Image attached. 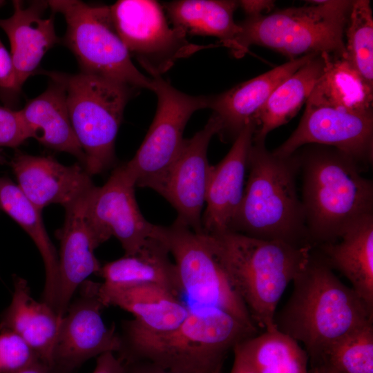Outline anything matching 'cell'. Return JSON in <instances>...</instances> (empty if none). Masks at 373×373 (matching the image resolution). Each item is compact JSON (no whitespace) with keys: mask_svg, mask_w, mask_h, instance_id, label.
Returning a JSON list of instances; mask_svg holds the SVG:
<instances>
[{"mask_svg":"<svg viewBox=\"0 0 373 373\" xmlns=\"http://www.w3.org/2000/svg\"><path fill=\"white\" fill-rule=\"evenodd\" d=\"M0 211L15 220L32 238L44 263L42 301L55 312L59 289V254L44 224L41 211L34 206L8 177L0 178Z\"/></svg>","mask_w":373,"mask_h":373,"instance_id":"484cf974","label":"cell"},{"mask_svg":"<svg viewBox=\"0 0 373 373\" xmlns=\"http://www.w3.org/2000/svg\"><path fill=\"white\" fill-rule=\"evenodd\" d=\"M124 364L125 373H182L164 368L146 360H137Z\"/></svg>","mask_w":373,"mask_h":373,"instance_id":"74e56055","label":"cell"},{"mask_svg":"<svg viewBox=\"0 0 373 373\" xmlns=\"http://www.w3.org/2000/svg\"><path fill=\"white\" fill-rule=\"evenodd\" d=\"M221 368H222V366L218 367L212 373H220L221 372Z\"/></svg>","mask_w":373,"mask_h":373,"instance_id":"7bdbcfd3","label":"cell"},{"mask_svg":"<svg viewBox=\"0 0 373 373\" xmlns=\"http://www.w3.org/2000/svg\"><path fill=\"white\" fill-rule=\"evenodd\" d=\"M354 1H309L269 15L247 18L233 55L242 57L251 45L275 50L289 60L312 54L345 57V30Z\"/></svg>","mask_w":373,"mask_h":373,"instance_id":"8992f818","label":"cell"},{"mask_svg":"<svg viewBox=\"0 0 373 373\" xmlns=\"http://www.w3.org/2000/svg\"><path fill=\"white\" fill-rule=\"evenodd\" d=\"M309 373H338L332 369L322 365H312Z\"/></svg>","mask_w":373,"mask_h":373,"instance_id":"60d3db41","label":"cell"},{"mask_svg":"<svg viewBox=\"0 0 373 373\" xmlns=\"http://www.w3.org/2000/svg\"><path fill=\"white\" fill-rule=\"evenodd\" d=\"M7 160L6 158V156L4 155L3 151L2 148H0V165L6 164Z\"/></svg>","mask_w":373,"mask_h":373,"instance_id":"b9f144b4","label":"cell"},{"mask_svg":"<svg viewBox=\"0 0 373 373\" xmlns=\"http://www.w3.org/2000/svg\"><path fill=\"white\" fill-rule=\"evenodd\" d=\"M234 347L257 373H309L306 350L277 328L264 330Z\"/></svg>","mask_w":373,"mask_h":373,"instance_id":"f546056e","label":"cell"},{"mask_svg":"<svg viewBox=\"0 0 373 373\" xmlns=\"http://www.w3.org/2000/svg\"><path fill=\"white\" fill-rule=\"evenodd\" d=\"M265 142H252L248 157L249 176L230 231L262 240L314 247L297 191V154L276 155L267 149Z\"/></svg>","mask_w":373,"mask_h":373,"instance_id":"5b68a950","label":"cell"},{"mask_svg":"<svg viewBox=\"0 0 373 373\" xmlns=\"http://www.w3.org/2000/svg\"><path fill=\"white\" fill-rule=\"evenodd\" d=\"M28 138L19 111L0 106V148H17Z\"/></svg>","mask_w":373,"mask_h":373,"instance_id":"836d02e7","label":"cell"},{"mask_svg":"<svg viewBox=\"0 0 373 373\" xmlns=\"http://www.w3.org/2000/svg\"><path fill=\"white\" fill-rule=\"evenodd\" d=\"M135 187L134 180L122 164L113 171L104 184L95 186L87 203V214L93 224L109 239L115 237L124 255L136 253L155 235L158 226L142 214Z\"/></svg>","mask_w":373,"mask_h":373,"instance_id":"9a60e30c","label":"cell"},{"mask_svg":"<svg viewBox=\"0 0 373 373\" xmlns=\"http://www.w3.org/2000/svg\"><path fill=\"white\" fill-rule=\"evenodd\" d=\"M208 236L231 285L256 325L263 331L276 329L278 302L305 267L314 247L258 239L232 231Z\"/></svg>","mask_w":373,"mask_h":373,"instance_id":"277c9868","label":"cell"},{"mask_svg":"<svg viewBox=\"0 0 373 373\" xmlns=\"http://www.w3.org/2000/svg\"><path fill=\"white\" fill-rule=\"evenodd\" d=\"M53 12L66 22L64 44L74 54L81 71L99 75L133 88L152 90L151 78L133 64L112 20L110 7L78 0L48 1Z\"/></svg>","mask_w":373,"mask_h":373,"instance_id":"ba28073f","label":"cell"},{"mask_svg":"<svg viewBox=\"0 0 373 373\" xmlns=\"http://www.w3.org/2000/svg\"><path fill=\"white\" fill-rule=\"evenodd\" d=\"M303 146L296 153L306 226L314 247L337 241L373 214V183L362 175L364 166L346 153L323 145Z\"/></svg>","mask_w":373,"mask_h":373,"instance_id":"3957f363","label":"cell"},{"mask_svg":"<svg viewBox=\"0 0 373 373\" xmlns=\"http://www.w3.org/2000/svg\"><path fill=\"white\" fill-rule=\"evenodd\" d=\"M156 233L134 254L124 255L102 266L98 275L104 279L102 286L116 288L151 283L179 297L182 293L175 265L167 247Z\"/></svg>","mask_w":373,"mask_h":373,"instance_id":"d4e9b609","label":"cell"},{"mask_svg":"<svg viewBox=\"0 0 373 373\" xmlns=\"http://www.w3.org/2000/svg\"><path fill=\"white\" fill-rule=\"evenodd\" d=\"M115 28L131 57L152 76L161 77L175 62L215 45L190 42L170 26L161 3L153 0H119L109 6Z\"/></svg>","mask_w":373,"mask_h":373,"instance_id":"30bf717a","label":"cell"},{"mask_svg":"<svg viewBox=\"0 0 373 373\" xmlns=\"http://www.w3.org/2000/svg\"><path fill=\"white\" fill-rule=\"evenodd\" d=\"M93 373H125V364L115 353L106 352L97 357Z\"/></svg>","mask_w":373,"mask_h":373,"instance_id":"d590c367","label":"cell"},{"mask_svg":"<svg viewBox=\"0 0 373 373\" xmlns=\"http://www.w3.org/2000/svg\"><path fill=\"white\" fill-rule=\"evenodd\" d=\"M45 73L51 79L46 90L19 110L29 138L75 156L84 168L86 157L70 122L64 86L53 72Z\"/></svg>","mask_w":373,"mask_h":373,"instance_id":"44dd1931","label":"cell"},{"mask_svg":"<svg viewBox=\"0 0 373 373\" xmlns=\"http://www.w3.org/2000/svg\"><path fill=\"white\" fill-rule=\"evenodd\" d=\"M316 365H325L338 373H373V323L332 344L311 366Z\"/></svg>","mask_w":373,"mask_h":373,"instance_id":"4dcf8cb0","label":"cell"},{"mask_svg":"<svg viewBox=\"0 0 373 373\" xmlns=\"http://www.w3.org/2000/svg\"><path fill=\"white\" fill-rule=\"evenodd\" d=\"M238 6L247 16L254 18L269 13L275 6V1L271 0H242Z\"/></svg>","mask_w":373,"mask_h":373,"instance_id":"8d00e7d4","label":"cell"},{"mask_svg":"<svg viewBox=\"0 0 373 373\" xmlns=\"http://www.w3.org/2000/svg\"><path fill=\"white\" fill-rule=\"evenodd\" d=\"M13 13L0 19V28L10 44V55L18 93L29 77L35 73L46 52L59 43L54 17L44 15L48 1H35L25 6L21 1L12 2Z\"/></svg>","mask_w":373,"mask_h":373,"instance_id":"d6986e66","label":"cell"},{"mask_svg":"<svg viewBox=\"0 0 373 373\" xmlns=\"http://www.w3.org/2000/svg\"><path fill=\"white\" fill-rule=\"evenodd\" d=\"M25 196L39 210L51 204L64 209L95 186L79 163L64 165L52 156H37L16 151L8 162Z\"/></svg>","mask_w":373,"mask_h":373,"instance_id":"e0dca14e","label":"cell"},{"mask_svg":"<svg viewBox=\"0 0 373 373\" xmlns=\"http://www.w3.org/2000/svg\"><path fill=\"white\" fill-rule=\"evenodd\" d=\"M323 55L326 61L324 73L306 103L373 115V88L363 80L345 58Z\"/></svg>","mask_w":373,"mask_h":373,"instance_id":"f1b7e54d","label":"cell"},{"mask_svg":"<svg viewBox=\"0 0 373 373\" xmlns=\"http://www.w3.org/2000/svg\"><path fill=\"white\" fill-rule=\"evenodd\" d=\"M12 373H65L54 365L39 360L21 370Z\"/></svg>","mask_w":373,"mask_h":373,"instance_id":"ab89813d","label":"cell"},{"mask_svg":"<svg viewBox=\"0 0 373 373\" xmlns=\"http://www.w3.org/2000/svg\"><path fill=\"white\" fill-rule=\"evenodd\" d=\"M157 98L155 115L133 157L122 164L136 186L149 188L178 156L191 115L209 108L211 96H193L175 88L161 77L151 78Z\"/></svg>","mask_w":373,"mask_h":373,"instance_id":"8fae6325","label":"cell"},{"mask_svg":"<svg viewBox=\"0 0 373 373\" xmlns=\"http://www.w3.org/2000/svg\"><path fill=\"white\" fill-rule=\"evenodd\" d=\"M63 84L70 122L90 175L111 167L124 111L138 89L99 75L53 72Z\"/></svg>","mask_w":373,"mask_h":373,"instance_id":"52a82bcc","label":"cell"},{"mask_svg":"<svg viewBox=\"0 0 373 373\" xmlns=\"http://www.w3.org/2000/svg\"><path fill=\"white\" fill-rule=\"evenodd\" d=\"M316 55L319 54L289 60L224 93L211 96L209 108L221 122L220 139L234 141L245 126L254 123L257 113L274 89Z\"/></svg>","mask_w":373,"mask_h":373,"instance_id":"ffe728a7","label":"cell"},{"mask_svg":"<svg viewBox=\"0 0 373 373\" xmlns=\"http://www.w3.org/2000/svg\"><path fill=\"white\" fill-rule=\"evenodd\" d=\"M2 3H3L2 1H0V5H1Z\"/></svg>","mask_w":373,"mask_h":373,"instance_id":"ee69618b","label":"cell"},{"mask_svg":"<svg viewBox=\"0 0 373 373\" xmlns=\"http://www.w3.org/2000/svg\"><path fill=\"white\" fill-rule=\"evenodd\" d=\"M91 191L64 209L63 226L56 233L60 242L56 312L61 318L65 315L79 286L91 274H99L102 265L94 251L109 239L93 224L87 214Z\"/></svg>","mask_w":373,"mask_h":373,"instance_id":"2e32d148","label":"cell"},{"mask_svg":"<svg viewBox=\"0 0 373 373\" xmlns=\"http://www.w3.org/2000/svg\"><path fill=\"white\" fill-rule=\"evenodd\" d=\"M40 360L36 352L18 334L0 330V373H12Z\"/></svg>","mask_w":373,"mask_h":373,"instance_id":"d6a6232c","label":"cell"},{"mask_svg":"<svg viewBox=\"0 0 373 373\" xmlns=\"http://www.w3.org/2000/svg\"><path fill=\"white\" fill-rule=\"evenodd\" d=\"M172 26L186 35L217 37L232 55L236 50V39L241 31L233 15L238 1L178 0L162 5Z\"/></svg>","mask_w":373,"mask_h":373,"instance_id":"4316f807","label":"cell"},{"mask_svg":"<svg viewBox=\"0 0 373 373\" xmlns=\"http://www.w3.org/2000/svg\"><path fill=\"white\" fill-rule=\"evenodd\" d=\"M256 128L253 122L245 126L226 156L211 166L206 208L202 217L203 233L214 234L231 230L244 194L249 153Z\"/></svg>","mask_w":373,"mask_h":373,"instance_id":"ac0fdd59","label":"cell"},{"mask_svg":"<svg viewBox=\"0 0 373 373\" xmlns=\"http://www.w3.org/2000/svg\"><path fill=\"white\" fill-rule=\"evenodd\" d=\"M293 283L289 298L276 313L275 325L303 344L311 364L341 338L373 323V309L336 276L320 254L312 251Z\"/></svg>","mask_w":373,"mask_h":373,"instance_id":"7a4b0ae2","label":"cell"},{"mask_svg":"<svg viewBox=\"0 0 373 373\" xmlns=\"http://www.w3.org/2000/svg\"><path fill=\"white\" fill-rule=\"evenodd\" d=\"M10 305L0 317V330L13 332L36 352L39 358L52 365L55 341L62 318L48 305L33 298L28 282L13 276Z\"/></svg>","mask_w":373,"mask_h":373,"instance_id":"7402d4cb","label":"cell"},{"mask_svg":"<svg viewBox=\"0 0 373 373\" xmlns=\"http://www.w3.org/2000/svg\"><path fill=\"white\" fill-rule=\"evenodd\" d=\"M308 144L333 147L363 166L372 164L373 115L306 103L297 128L272 152L278 156H289Z\"/></svg>","mask_w":373,"mask_h":373,"instance_id":"5bb4252c","label":"cell"},{"mask_svg":"<svg viewBox=\"0 0 373 373\" xmlns=\"http://www.w3.org/2000/svg\"><path fill=\"white\" fill-rule=\"evenodd\" d=\"M0 93L12 99L19 93L16 90L15 70L10 52L0 41Z\"/></svg>","mask_w":373,"mask_h":373,"instance_id":"e575fe53","label":"cell"},{"mask_svg":"<svg viewBox=\"0 0 373 373\" xmlns=\"http://www.w3.org/2000/svg\"><path fill=\"white\" fill-rule=\"evenodd\" d=\"M258 334L220 309L191 307L184 320L168 332H149L125 321L116 354L124 363L146 360L178 372L212 373L229 350Z\"/></svg>","mask_w":373,"mask_h":373,"instance_id":"6da1fadb","label":"cell"},{"mask_svg":"<svg viewBox=\"0 0 373 373\" xmlns=\"http://www.w3.org/2000/svg\"><path fill=\"white\" fill-rule=\"evenodd\" d=\"M157 236L173 258L182 293L192 300V307L220 309L259 330L231 285L208 234L176 219L170 226L158 225Z\"/></svg>","mask_w":373,"mask_h":373,"instance_id":"9c48e42d","label":"cell"},{"mask_svg":"<svg viewBox=\"0 0 373 373\" xmlns=\"http://www.w3.org/2000/svg\"><path fill=\"white\" fill-rule=\"evenodd\" d=\"M345 32L347 42L344 58L373 88V17L370 1H353Z\"/></svg>","mask_w":373,"mask_h":373,"instance_id":"1f68e13d","label":"cell"},{"mask_svg":"<svg viewBox=\"0 0 373 373\" xmlns=\"http://www.w3.org/2000/svg\"><path fill=\"white\" fill-rule=\"evenodd\" d=\"M318 247L328 265L373 309V214L354 224L337 241Z\"/></svg>","mask_w":373,"mask_h":373,"instance_id":"cb8c5ba5","label":"cell"},{"mask_svg":"<svg viewBox=\"0 0 373 373\" xmlns=\"http://www.w3.org/2000/svg\"><path fill=\"white\" fill-rule=\"evenodd\" d=\"M100 284L84 281L61 319L52 365L65 373H74L89 359L120 349L119 334L114 325L107 327L102 318L106 307L99 294Z\"/></svg>","mask_w":373,"mask_h":373,"instance_id":"7c38bea8","label":"cell"},{"mask_svg":"<svg viewBox=\"0 0 373 373\" xmlns=\"http://www.w3.org/2000/svg\"><path fill=\"white\" fill-rule=\"evenodd\" d=\"M326 66L323 55H316L283 80L257 113L254 141H265L269 133L287 123L307 102Z\"/></svg>","mask_w":373,"mask_h":373,"instance_id":"83f0119b","label":"cell"},{"mask_svg":"<svg viewBox=\"0 0 373 373\" xmlns=\"http://www.w3.org/2000/svg\"><path fill=\"white\" fill-rule=\"evenodd\" d=\"M234 360L230 373H257L248 360L233 347Z\"/></svg>","mask_w":373,"mask_h":373,"instance_id":"f35d334b","label":"cell"},{"mask_svg":"<svg viewBox=\"0 0 373 373\" xmlns=\"http://www.w3.org/2000/svg\"><path fill=\"white\" fill-rule=\"evenodd\" d=\"M221 130V122L212 114L202 129L184 139L178 156L151 186L176 210L177 219L202 233V217L211 166L207 159L209 142Z\"/></svg>","mask_w":373,"mask_h":373,"instance_id":"4fadbf2b","label":"cell"},{"mask_svg":"<svg viewBox=\"0 0 373 373\" xmlns=\"http://www.w3.org/2000/svg\"><path fill=\"white\" fill-rule=\"evenodd\" d=\"M99 294L105 307L117 306L131 313L133 321L149 332L173 329L189 312V307L178 296L155 284L108 288L101 283Z\"/></svg>","mask_w":373,"mask_h":373,"instance_id":"603a6c76","label":"cell"}]
</instances>
